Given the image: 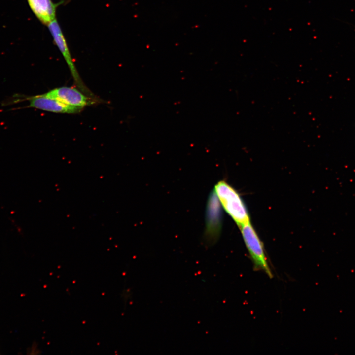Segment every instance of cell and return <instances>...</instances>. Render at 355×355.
Returning <instances> with one entry per match:
<instances>
[{
    "label": "cell",
    "mask_w": 355,
    "mask_h": 355,
    "mask_svg": "<svg viewBox=\"0 0 355 355\" xmlns=\"http://www.w3.org/2000/svg\"><path fill=\"white\" fill-rule=\"evenodd\" d=\"M241 234L255 271L264 272L269 278L273 277L263 244L250 222L240 227Z\"/></svg>",
    "instance_id": "2"
},
{
    "label": "cell",
    "mask_w": 355,
    "mask_h": 355,
    "mask_svg": "<svg viewBox=\"0 0 355 355\" xmlns=\"http://www.w3.org/2000/svg\"><path fill=\"white\" fill-rule=\"evenodd\" d=\"M207 207L206 239L209 244H212L216 241L221 227L220 203L214 191L210 195Z\"/></svg>",
    "instance_id": "6"
},
{
    "label": "cell",
    "mask_w": 355,
    "mask_h": 355,
    "mask_svg": "<svg viewBox=\"0 0 355 355\" xmlns=\"http://www.w3.org/2000/svg\"><path fill=\"white\" fill-rule=\"evenodd\" d=\"M41 95L70 106L82 108L95 103L90 96L72 87L56 88Z\"/></svg>",
    "instance_id": "5"
},
{
    "label": "cell",
    "mask_w": 355,
    "mask_h": 355,
    "mask_svg": "<svg viewBox=\"0 0 355 355\" xmlns=\"http://www.w3.org/2000/svg\"><path fill=\"white\" fill-rule=\"evenodd\" d=\"M32 12L43 24L47 25L56 19L57 5L52 0H27Z\"/></svg>",
    "instance_id": "7"
},
{
    "label": "cell",
    "mask_w": 355,
    "mask_h": 355,
    "mask_svg": "<svg viewBox=\"0 0 355 355\" xmlns=\"http://www.w3.org/2000/svg\"><path fill=\"white\" fill-rule=\"evenodd\" d=\"M47 26L55 44L60 50L68 65L75 84L84 94L90 97L92 96V92L85 86L78 73L70 53L66 38L56 19L53 20Z\"/></svg>",
    "instance_id": "4"
},
{
    "label": "cell",
    "mask_w": 355,
    "mask_h": 355,
    "mask_svg": "<svg viewBox=\"0 0 355 355\" xmlns=\"http://www.w3.org/2000/svg\"><path fill=\"white\" fill-rule=\"evenodd\" d=\"M213 191L221 206L239 227L250 222L246 206L233 187L222 180L215 184Z\"/></svg>",
    "instance_id": "1"
},
{
    "label": "cell",
    "mask_w": 355,
    "mask_h": 355,
    "mask_svg": "<svg viewBox=\"0 0 355 355\" xmlns=\"http://www.w3.org/2000/svg\"><path fill=\"white\" fill-rule=\"evenodd\" d=\"M9 100V101L4 103L6 105L27 100L29 102V105L26 107L34 108L55 113H77L83 109L82 107L70 106L57 100L43 96L41 94L32 96L15 94L12 97V99Z\"/></svg>",
    "instance_id": "3"
}]
</instances>
